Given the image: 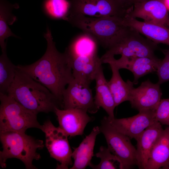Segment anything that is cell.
<instances>
[{
	"instance_id": "obj_1",
	"label": "cell",
	"mask_w": 169,
	"mask_h": 169,
	"mask_svg": "<svg viewBox=\"0 0 169 169\" xmlns=\"http://www.w3.org/2000/svg\"><path fill=\"white\" fill-rule=\"evenodd\" d=\"M44 37L47 41V48L43 56L33 64L18 65L17 68L48 89L62 106L65 86L74 78L72 70L65 52L61 53L57 49L48 27Z\"/></svg>"
},
{
	"instance_id": "obj_2",
	"label": "cell",
	"mask_w": 169,
	"mask_h": 169,
	"mask_svg": "<svg viewBox=\"0 0 169 169\" xmlns=\"http://www.w3.org/2000/svg\"><path fill=\"white\" fill-rule=\"evenodd\" d=\"M7 95L37 114L54 112L62 104L46 87L17 68L14 80Z\"/></svg>"
},
{
	"instance_id": "obj_3",
	"label": "cell",
	"mask_w": 169,
	"mask_h": 169,
	"mask_svg": "<svg viewBox=\"0 0 169 169\" xmlns=\"http://www.w3.org/2000/svg\"><path fill=\"white\" fill-rule=\"evenodd\" d=\"M123 18L68 14L64 20L93 37L99 44L108 49L120 41L131 29L124 24Z\"/></svg>"
},
{
	"instance_id": "obj_4",
	"label": "cell",
	"mask_w": 169,
	"mask_h": 169,
	"mask_svg": "<svg viewBox=\"0 0 169 169\" xmlns=\"http://www.w3.org/2000/svg\"><path fill=\"white\" fill-rule=\"evenodd\" d=\"M0 139L3 148L0 151V165L2 168L6 167L8 159L15 158L21 161L26 169H37L33 161L41 158L37 151L44 147L42 140L25 133L13 131L0 132Z\"/></svg>"
},
{
	"instance_id": "obj_5",
	"label": "cell",
	"mask_w": 169,
	"mask_h": 169,
	"mask_svg": "<svg viewBox=\"0 0 169 169\" xmlns=\"http://www.w3.org/2000/svg\"><path fill=\"white\" fill-rule=\"evenodd\" d=\"M0 131L25 133L28 128L40 129L37 114L25 107L11 96L0 93Z\"/></svg>"
},
{
	"instance_id": "obj_6",
	"label": "cell",
	"mask_w": 169,
	"mask_h": 169,
	"mask_svg": "<svg viewBox=\"0 0 169 169\" xmlns=\"http://www.w3.org/2000/svg\"><path fill=\"white\" fill-rule=\"evenodd\" d=\"M100 132L104 135L108 148L121 161L123 169H130L137 165L136 148L128 137L118 132L105 117L99 126Z\"/></svg>"
},
{
	"instance_id": "obj_7",
	"label": "cell",
	"mask_w": 169,
	"mask_h": 169,
	"mask_svg": "<svg viewBox=\"0 0 169 169\" xmlns=\"http://www.w3.org/2000/svg\"><path fill=\"white\" fill-rule=\"evenodd\" d=\"M131 28L120 41L107 49L101 59L114 57L116 55L127 58L155 56L157 44L147 38H145L138 32Z\"/></svg>"
},
{
	"instance_id": "obj_8",
	"label": "cell",
	"mask_w": 169,
	"mask_h": 169,
	"mask_svg": "<svg viewBox=\"0 0 169 169\" xmlns=\"http://www.w3.org/2000/svg\"><path fill=\"white\" fill-rule=\"evenodd\" d=\"M40 129L45 134V145L51 157L58 161L56 169H68L73 165L72 151L68 136L59 127L54 126L50 120L45 121Z\"/></svg>"
},
{
	"instance_id": "obj_9",
	"label": "cell",
	"mask_w": 169,
	"mask_h": 169,
	"mask_svg": "<svg viewBox=\"0 0 169 169\" xmlns=\"http://www.w3.org/2000/svg\"><path fill=\"white\" fill-rule=\"evenodd\" d=\"M69 3L68 14L93 17L123 18L132 8L126 7L118 0H70Z\"/></svg>"
},
{
	"instance_id": "obj_10",
	"label": "cell",
	"mask_w": 169,
	"mask_h": 169,
	"mask_svg": "<svg viewBox=\"0 0 169 169\" xmlns=\"http://www.w3.org/2000/svg\"><path fill=\"white\" fill-rule=\"evenodd\" d=\"M90 84L74 78L64 92L63 109H79L92 114L96 113L99 109L95 103Z\"/></svg>"
},
{
	"instance_id": "obj_11",
	"label": "cell",
	"mask_w": 169,
	"mask_h": 169,
	"mask_svg": "<svg viewBox=\"0 0 169 169\" xmlns=\"http://www.w3.org/2000/svg\"><path fill=\"white\" fill-rule=\"evenodd\" d=\"M125 16L169 28V16L164 0H147L134 3Z\"/></svg>"
},
{
	"instance_id": "obj_12",
	"label": "cell",
	"mask_w": 169,
	"mask_h": 169,
	"mask_svg": "<svg viewBox=\"0 0 169 169\" xmlns=\"http://www.w3.org/2000/svg\"><path fill=\"white\" fill-rule=\"evenodd\" d=\"M154 111L145 110L140 111L133 116L110 119L107 117L110 125L116 130L136 140L147 127L156 121L154 117Z\"/></svg>"
},
{
	"instance_id": "obj_13",
	"label": "cell",
	"mask_w": 169,
	"mask_h": 169,
	"mask_svg": "<svg viewBox=\"0 0 169 169\" xmlns=\"http://www.w3.org/2000/svg\"><path fill=\"white\" fill-rule=\"evenodd\" d=\"M160 85L158 83H153L148 79L142 82L136 88L133 86L130 90L129 100L131 107L139 112L155 111L162 95Z\"/></svg>"
},
{
	"instance_id": "obj_14",
	"label": "cell",
	"mask_w": 169,
	"mask_h": 169,
	"mask_svg": "<svg viewBox=\"0 0 169 169\" xmlns=\"http://www.w3.org/2000/svg\"><path fill=\"white\" fill-rule=\"evenodd\" d=\"M161 60L155 56L151 57L127 58L120 57L116 59L114 57L104 59L103 63L112 64L119 69H125L131 71L134 76V84H136L138 79L148 74L156 72Z\"/></svg>"
},
{
	"instance_id": "obj_15",
	"label": "cell",
	"mask_w": 169,
	"mask_h": 169,
	"mask_svg": "<svg viewBox=\"0 0 169 169\" xmlns=\"http://www.w3.org/2000/svg\"><path fill=\"white\" fill-rule=\"evenodd\" d=\"M54 113L57 116L59 127L70 137L82 135L87 124L94 120L87 112L79 109L56 108Z\"/></svg>"
},
{
	"instance_id": "obj_16",
	"label": "cell",
	"mask_w": 169,
	"mask_h": 169,
	"mask_svg": "<svg viewBox=\"0 0 169 169\" xmlns=\"http://www.w3.org/2000/svg\"><path fill=\"white\" fill-rule=\"evenodd\" d=\"M156 121L146 128L136 140L137 165L139 169H146L151 150L164 130Z\"/></svg>"
},
{
	"instance_id": "obj_17",
	"label": "cell",
	"mask_w": 169,
	"mask_h": 169,
	"mask_svg": "<svg viewBox=\"0 0 169 169\" xmlns=\"http://www.w3.org/2000/svg\"><path fill=\"white\" fill-rule=\"evenodd\" d=\"M125 24L137 31L156 44L162 43L169 46V28L125 16L123 18Z\"/></svg>"
},
{
	"instance_id": "obj_18",
	"label": "cell",
	"mask_w": 169,
	"mask_h": 169,
	"mask_svg": "<svg viewBox=\"0 0 169 169\" xmlns=\"http://www.w3.org/2000/svg\"><path fill=\"white\" fill-rule=\"evenodd\" d=\"M67 57L74 78L90 84L95 79L103 64L100 58L98 56L94 57Z\"/></svg>"
},
{
	"instance_id": "obj_19",
	"label": "cell",
	"mask_w": 169,
	"mask_h": 169,
	"mask_svg": "<svg viewBox=\"0 0 169 169\" xmlns=\"http://www.w3.org/2000/svg\"><path fill=\"white\" fill-rule=\"evenodd\" d=\"M100 133L99 127H94L91 133L83 140L79 146L74 148L72 157L74 162L70 169H84L89 166L93 156L96 137Z\"/></svg>"
},
{
	"instance_id": "obj_20",
	"label": "cell",
	"mask_w": 169,
	"mask_h": 169,
	"mask_svg": "<svg viewBox=\"0 0 169 169\" xmlns=\"http://www.w3.org/2000/svg\"><path fill=\"white\" fill-rule=\"evenodd\" d=\"M95 80L96 83L95 103L99 109L101 107L105 111L109 119H113L115 118L114 110L116 106L102 67L98 71Z\"/></svg>"
},
{
	"instance_id": "obj_21",
	"label": "cell",
	"mask_w": 169,
	"mask_h": 169,
	"mask_svg": "<svg viewBox=\"0 0 169 169\" xmlns=\"http://www.w3.org/2000/svg\"><path fill=\"white\" fill-rule=\"evenodd\" d=\"M98 44L93 37L84 33L72 40L64 52L69 57H95L98 56Z\"/></svg>"
},
{
	"instance_id": "obj_22",
	"label": "cell",
	"mask_w": 169,
	"mask_h": 169,
	"mask_svg": "<svg viewBox=\"0 0 169 169\" xmlns=\"http://www.w3.org/2000/svg\"><path fill=\"white\" fill-rule=\"evenodd\" d=\"M169 161V126L163 130L151 153L146 169H158Z\"/></svg>"
},
{
	"instance_id": "obj_23",
	"label": "cell",
	"mask_w": 169,
	"mask_h": 169,
	"mask_svg": "<svg viewBox=\"0 0 169 169\" xmlns=\"http://www.w3.org/2000/svg\"><path fill=\"white\" fill-rule=\"evenodd\" d=\"M109 64L112 75L108 84L117 106L125 101H129L130 90L134 84L129 79L124 81L120 75L119 69L113 64Z\"/></svg>"
},
{
	"instance_id": "obj_24",
	"label": "cell",
	"mask_w": 169,
	"mask_h": 169,
	"mask_svg": "<svg viewBox=\"0 0 169 169\" xmlns=\"http://www.w3.org/2000/svg\"><path fill=\"white\" fill-rule=\"evenodd\" d=\"M0 45L2 51H3L6 50V39L10 36L17 37L12 32L8 25H11L16 21V17L12 12L13 8L18 7L17 4H11L4 0H0Z\"/></svg>"
},
{
	"instance_id": "obj_25",
	"label": "cell",
	"mask_w": 169,
	"mask_h": 169,
	"mask_svg": "<svg viewBox=\"0 0 169 169\" xmlns=\"http://www.w3.org/2000/svg\"><path fill=\"white\" fill-rule=\"evenodd\" d=\"M2 52L0 57V93L7 94L15 79L17 66L8 58L6 50Z\"/></svg>"
},
{
	"instance_id": "obj_26",
	"label": "cell",
	"mask_w": 169,
	"mask_h": 169,
	"mask_svg": "<svg viewBox=\"0 0 169 169\" xmlns=\"http://www.w3.org/2000/svg\"><path fill=\"white\" fill-rule=\"evenodd\" d=\"M95 156L100 158V163L94 165L91 163L90 167L94 169H123L121 162L120 159L112 153L109 149L101 146L99 151Z\"/></svg>"
},
{
	"instance_id": "obj_27",
	"label": "cell",
	"mask_w": 169,
	"mask_h": 169,
	"mask_svg": "<svg viewBox=\"0 0 169 169\" xmlns=\"http://www.w3.org/2000/svg\"><path fill=\"white\" fill-rule=\"evenodd\" d=\"M44 6L45 11L49 16L64 20L69 13L70 3L67 0H46Z\"/></svg>"
},
{
	"instance_id": "obj_28",
	"label": "cell",
	"mask_w": 169,
	"mask_h": 169,
	"mask_svg": "<svg viewBox=\"0 0 169 169\" xmlns=\"http://www.w3.org/2000/svg\"><path fill=\"white\" fill-rule=\"evenodd\" d=\"M156 121L169 126V98L161 99L154 111Z\"/></svg>"
},
{
	"instance_id": "obj_29",
	"label": "cell",
	"mask_w": 169,
	"mask_h": 169,
	"mask_svg": "<svg viewBox=\"0 0 169 169\" xmlns=\"http://www.w3.org/2000/svg\"><path fill=\"white\" fill-rule=\"evenodd\" d=\"M164 53L165 57L161 60L156 71L160 84L169 81V49Z\"/></svg>"
},
{
	"instance_id": "obj_30",
	"label": "cell",
	"mask_w": 169,
	"mask_h": 169,
	"mask_svg": "<svg viewBox=\"0 0 169 169\" xmlns=\"http://www.w3.org/2000/svg\"><path fill=\"white\" fill-rule=\"evenodd\" d=\"M121 4L128 8L133 6L134 2L133 0H118Z\"/></svg>"
},
{
	"instance_id": "obj_31",
	"label": "cell",
	"mask_w": 169,
	"mask_h": 169,
	"mask_svg": "<svg viewBox=\"0 0 169 169\" xmlns=\"http://www.w3.org/2000/svg\"><path fill=\"white\" fill-rule=\"evenodd\" d=\"M164 1L168 10H169V0H164Z\"/></svg>"
},
{
	"instance_id": "obj_32",
	"label": "cell",
	"mask_w": 169,
	"mask_h": 169,
	"mask_svg": "<svg viewBox=\"0 0 169 169\" xmlns=\"http://www.w3.org/2000/svg\"><path fill=\"white\" fill-rule=\"evenodd\" d=\"M162 169H169V161L168 163L164 167H163Z\"/></svg>"
},
{
	"instance_id": "obj_33",
	"label": "cell",
	"mask_w": 169,
	"mask_h": 169,
	"mask_svg": "<svg viewBox=\"0 0 169 169\" xmlns=\"http://www.w3.org/2000/svg\"><path fill=\"white\" fill-rule=\"evenodd\" d=\"M147 0H133L134 3L136 2H142L144 1H146Z\"/></svg>"
}]
</instances>
